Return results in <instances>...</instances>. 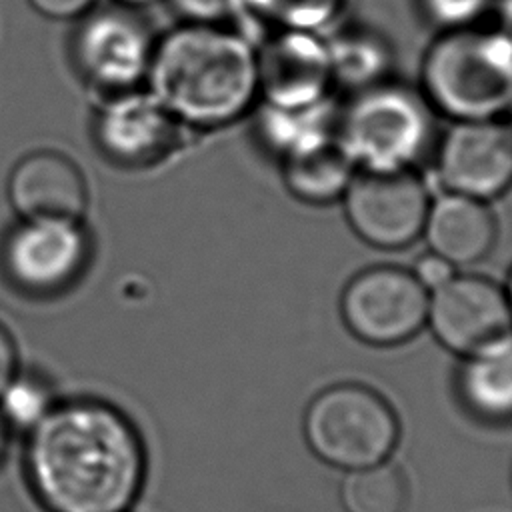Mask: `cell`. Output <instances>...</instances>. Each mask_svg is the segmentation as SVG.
<instances>
[{
    "instance_id": "7c38bea8",
    "label": "cell",
    "mask_w": 512,
    "mask_h": 512,
    "mask_svg": "<svg viewBox=\"0 0 512 512\" xmlns=\"http://www.w3.org/2000/svg\"><path fill=\"white\" fill-rule=\"evenodd\" d=\"M186 130L148 88L110 94L94 120L102 152L128 168H148L172 158L182 148Z\"/></svg>"
},
{
    "instance_id": "9c48e42d",
    "label": "cell",
    "mask_w": 512,
    "mask_h": 512,
    "mask_svg": "<svg viewBox=\"0 0 512 512\" xmlns=\"http://www.w3.org/2000/svg\"><path fill=\"white\" fill-rule=\"evenodd\" d=\"M156 38L138 10L110 6L90 10L74 34L80 74L98 90L120 94L148 78Z\"/></svg>"
},
{
    "instance_id": "ac0fdd59",
    "label": "cell",
    "mask_w": 512,
    "mask_h": 512,
    "mask_svg": "<svg viewBox=\"0 0 512 512\" xmlns=\"http://www.w3.org/2000/svg\"><path fill=\"white\" fill-rule=\"evenodd\" d=\"M456 390L464 408L484 422L512 420V342L504 348L462 358Z\"/></svg>"
},
{
    "instance_id": "8fae6325",
    "label": "cell",
    "mask_w": 512,
    "mask_h": 512,
    "mask_svg": "<svg viewBox=\"0 0 512 512\" xmlns=\"http://www.w3.org/2000/svg\"><path fill=\"white\" fill-rule=\"evenodd\" d=\"M88 256L90 238L82 220H20L2 248L8 278L32 294L70 286Z\"/></svg>"
},
{
    "instance_id": "d6986e66",
    "label": "cell",
    "mask_w": 512,
    "mask_h": 512,
    "mask_svg": "<svg viewBox=\"0 0 512 512\" xmlns=\"http://www.w3.org/2000/svg\"><path fill=\"white\" fill-rule=\"evenodd\" d=\"M338 108L332 98L300 108L258 106L256 132L278 160L336 138Z\"/></svg>"
},
{
    "instance_id": "836d02e7",
    "label": "cell",
    "mask_w": 512,
    "mask_h": 512,
    "mask_svg": "<svg viewBox=\"0 0 512 512\" xmlns=\"http://www.w3.org/2000/svg\"><path fill=\"white\" fill-rule=\"evenodd\" d=\"M510 480H512V464H510Z\"/></svg>"
},
{
    "instance_id": "44dd1931",
    "label": "cell",
    "mask_w": 512,
    "mask_h": 512,
    "mask_svg": "<svg viewBox=\"0 0 512 512\" xmlns=\"http://www.w3.org/2000/svg\"><path fill=\"white\" fill-rule=\"evenodd\" d=\"M346 0H244L250 22L266 30L318 32L330 28L342 14Z\"/></svg>"
},
{
    "instance_id": "4dcf8cb0",
    "label": "cell",
    "mask_w": 512,
    "mask_h": 512,
    "mask_svg": "<svg viewBox=\"0 0 512 512\" xmlns=\"http://www.w3.org/2000/svg\"><path fill=\"white\" fill-rule=\"evenodd\" d=\"M506 296H508V302H510V308H512V270H510V276H508V284H506Z\"/></svg>"
},
{
    "instance_id": "4316f807",
    "label": "cell",
    "mask_w": 512,
    "mask_h": 512,
    "mask_svg": "<svg viewBox=\"0 0 512 512\" xmlns=\"http://www.w3.org/2000/svg\"><path fill=\"white\" fill-rule=\"evenodd\" d=\"M18 372V352L14 338L10 332L0 324V392Z\"/></svg>"
},
{
    "instance_id": "3957f363",
    "label": "cell",
    "mask_w": 512,
    "mask_h": 512,
    "mask_svg": "<svg viewBox=\"0 0 512 512\" xmlns=\"http://www.w3.org/2000/svg\"><path fill=\"white\" fill-rule=\"evenodd\" d=\"M418 88L452 122L504 118L512 104V36L482 24L438 32L422 56Z\"/></svg>"
},
{
    "instance_id": "8992f818",
    "label": "cell",
    "mask_w": 512,
    "mask_h": 512,
    "mask_svg": "<svg viewBox=\"0 0 512 512\" xmlns=\"http://www.w3.org/2000/svg\"><path fill=\"white\" fill-rule=\"evenodd\" d=\"M430 292L412 270L376 264L356 272L342 288L340 316L366 346L394 348L426 328Z\"/></svg>"
},
{
    "instance_id": "cb8c5ba5",
    "label": "cell",
    "mask_w": 512,
    "mask_h": 512,
    "mask_svg": "<svg viewBox=\"0 0 512 512\" xmlns=\"http://www.w3.org/2000/svg\"><path fill=\"white\" fill-rule=\"evenodd\" d=\"M422 16L438 32L476 26L494 8V0H416Z\"/></svg>"
},
{
    "instance_id": "e0dca14e",
    "label": "cell",
    "mask_w": 512,
    "mask_h": 512,
    "mask_svg": "<svg viewBox=\"0 0 512 512\" xmlns=\"http://www.w3.org/2000/svg\"><path fill=\"white\" fill-rule=\"evenodd\" d=\"M280 170L288 194L308 206L340 202L356 174L336 138L282 158Z\"/></svg>"
},
{
    "instance_id": "f546056e",
    "label": "cell",
    "mask_w": 512,
    "mask_h": 512,
    "mask_svg": "<svg viewBox=\"0 0 512 512\" xmlns=\"http://www.w3.org/2000/svg\"><path fill=\"white\" fill-rule=\"evenodd\" d=\"M500 10H502V14H504V24H502V28L512 36V4H508V6L500 8Z\"/></svg>"
},
{
    "instance_id": "52a82bcc",
    "label": "cell",
    "mask_w": 512,
    "mask_h": 512,
    "mask_svg": "<svg viewBox=\"0 0 512 512\" xmlns=\"http://www.w3.org/2000/svg\"><path fill=\"white\" fill-rule=\"evenodd\" d=\"M426 326L442 348L462 360L512 342V308L494 280L456 272L430 292Z\"/></svg>"
},
{
    "instance_id": "ba28073f",
    "label": "cell",
    "mask_w": 512,
    "mask_h": 512,
    "mask_svg": "<svg viewBox=\"0 0 512 512\" xmlns=\"http://www.w3.org/2000/svg\"><path fill=\"white\" fill-rule=\"evenodd\" d=\"M340 202L364 244L396 252L422 236L432 196L416 172H356Z\"/></svg>"
},
{
    "instance_id": "83f0119b",
    "label": "cell",
    "mask_w": 512,
    "mask_h": 512,
    "mask_svg": "<svg viewBox=\"0 0 512 512\" xmlns=\"http://www.w3.org/2000/svg\"><path fill=\"white\" fill-rule=\"evenodd\" d=\"M10 428H8V424L2 420V416H0V462L4 460V456H6V448H8V440H10Z\"/></svg>"
},
{
    "instance_id": "d4e9b609",
    "label": "cell",
    "mask_w": 512,
    "mask_h": 512,
    "mask_svg": "<svg viewBox=\"0 0 512 512\" xmlns=\"http://www.w3.org/2000/svg\"><path fill=\"white\" fill-rule=\"evenodd\" d=\"M412 274L418 278V282L428 292H432L434 288L444 284L448 278H452L456 274V268L448 260H444L442 256L428 250V252H424L416 258Z\"/></svg>"
},
{
    "instance_id": "f1b7e54d",
    "label": "cell",
    "mask_w": 512,
    "mask_h": 512,
    "mask_svg": "<svg viewBox=\"0 0 512 512\" xmlns=\"http://www.w3.org/2000/svg\"><path fill=\"white\" fill-rule=\"evenodd\" d=\"M116 4L120 6H126V8H134V10H140V8H146L158 0H114Z\"/></svg>"
},
{
    "instance_id": "2e32d148",
    "label": "cell",
    "mask_w": 512,
    "mask_h": 512,
    "mask_svg": "<svg viewBox=\"0 0 512 512\" xmlns=\"http://www.w3.org/2000/svg\"><path fill=\"white\" fill-rule=\"evenodd\" d=\"M334 88L360 92L394 78V50L390 42L366 24H344L324 36Z\"/></svg>"
},
{
    "instance_id": "603a6c76",
    "label": "cell",
    "mask_w": 512,
    "mask_h": 512,
    "mask_svg": "<svg viewBox=\"0 0 512 512\" xmlns=\"http://www.w3.org/2000/svg\"><path fill=\"white\" fill-rule=\"evenodd\" d=\"M172 10L186 24H202V26H226L244 30L250 22L244 0H170Z\"/></svg>"
},
{
    "instance_id": "ffe728a7",
    "label": "cell",
    "mask_w": 512,
    "mask_h": 512,
    "mask_svg": "<svg viewBox=\"0 0 512 512\" xmlns=\"http://www.w3.org/2000/svg\"><path fill=\"white\" fill-rule=\"evenodd\" d=\"M404 500V478L386 462L350 470L340 486V502L346 512H402Z\"/></svg>"
},
{
    "instance_id": "5bb4252c",
    "label": "cell",
    "mask_w": 512,
    "mask_h": 512,
    "mask_svg": "<svg viewBox=\"0 0 512 512\" xmlns=\"http://www.w3.org/2000/svg\"><path fill=\"white\" fill-rule=\"evenodd\" d=\"M6 194L20 220H82L88 184L78 164L56 150H34L10 170Z\"/></svg>"
},
{
    "instance_id": "4fadbf2b",
    "label": "cell",
    "mask_w": 512,
    "mask_h": 512,
    "mask_svg": "<svg viewBox=\"0 0 512 512\" xmlns=\"http://www.w3.org/2000/svg\"><path fill=\"white\" fill-rule=\"evenodd\" d=\"M256 68L258 104L300 108L332 98L328 50L318 32L266 30L256 38Z\"/></svg>"
},
{
    "instance_id": "277c9868",
    "label": "cell",
    "mask_w": 512,
    "mask_h": 512,
    "mask_svg": "<svg viewBox=\"0 0 512 512\" xmlns=\"http://www.w3.org/2000/svg\"><path fill=\"white\" fill-rule=\"evenodd\" d=\"M436 118L420 88L390 78L348 94L336 140L356 172H416L434 154Z\"/></svg>"
},
{
    "instance_id": "d6a6232c",
    "label": "cell",
    "mask_w": 512,
    "mask_h": 512,
    "mask_svg": "<svg viewBox=\"0 0 512 512\" xmlns=\"http://www.w3.org/2000/svg\"><path fill=\"white\" fill-rule=\"evenodd\" d=\"M510 2H512V0H494V6H498V8H500V6H504V4H510Z\"/></svg>"
},
{
    "instance_id": "484cf974",
    "label": "cell",
    "mask_w": 512,
    "mask_h": 512,
    "mask_svg": "<svg viewBox=\"0 0 512 512\" xmlns=\"http://www.w3.org/2000/svg\"><path fill=\"white\" fill-rule=\"evenodd\" d=\"M96 0H28L32 10L52 20H76L94 8Z\"/></svg>"
},
{
    "instance_id": "9a60e30c",
    "label": "cell",
    "mask_w": 512,
    "mask_h": 512,
    "mask_svg": "<svg viewBox=\"0 0 512 512\" xmlns=\"http://www.w3.org/2000/svg\"><path fill=\"white\" fill-rule=\"evenodd\" d=\"M422 236L428 250L448 260L454 268L484 260L498 236V222L488 202L444 192L430 202Z\"/></svg>"
},
{
    "instance_id": "7402d4cb",
    "label": "cell",
    "mask_w": 512,
    "mask_h": 512,
    "mask_svg": "<svg viewBox=\"0 0 512 512\" xmlns=\"http://www.w3.org/2000/svg\"><path fill=\"white\" fill-rule=\"evenodd\" d=\"M56 402L54 390L42 376L18 370L0 392V416L10 430L30 432Z\"/></svg>"
},
{
    "instance_id": "6da1fadb",
    "label": "cell",
    "mask_w": 512,
    "mask_h": 512,
    "mask_svg": "<svg viewBox=\"0 0 512 512\" xmlns=\"http://www.w3.org/2000/svg\"><path fill=\"white\" fill-rule=\"evenodd\" d=\"M24 470L48 512H128L144 486L146 450L116 406L64 400L28 432Z\"/></svg>"
},
{
    "instance_id": "30bf717a",
    "label": "cell",
    "mask_w": 512,
    "mask_h": 512,
    "mask_svg": "<svg viewBox=\"0 0 512 512\" xmlns=\"http://www.w3.org/2000/svg\"><path fill=\"white\" fill-rule=\"evenodd\" d=\"M432 156L446 192L490 204L512 188V132L502 118L452 122Z\"/></svg>"
},
{
    "instance_id": "1f68e13d",
    "label": "cell",
    "mask_w": 512,
    "mask_h": 512,
    "mask_svg": "<svg viewBox=\"0 0 512 512\" xmlns=\"http://www.w3.org/2000/svg\"><path fill=\"white\" fill-rule=\"evenodd\" d=\"M506 124H508V128H510V132H512V104H510V108H508V112H506Z\"/></svg>"
},
{
    "instance_id": "5b68a950",
    "label": "cell",
    "mask_w": 512,
    "mask_h": 512,
    "mask_svg": "<svg viewBox=\"0 0 512 512\" xmlns=\"http://www.w3.org/2000/svg\"><path fill=\"white\" fill-rule=\"evenodd\" d=\"M302 430L322 462L346 472L386 462L400 436L392 406L358 382L320 390L304 412Z\"/></svg>"
},
{
    "instance_id": "7a4b0ae2",
    "label": "cell",
    "mask_w": 512,
    "mask_h": 512,
    "mask_svg": "<svg viewBox=\"0 0 512 512\" xmlns=\"http://www.w3.org/2000/svg\"><path fill=\"white\" fill-rule=\"evenodd\" d=\"M148 90L190 130H220L260 102L256 42L244 30L180 22L156 38Z\"/></svg>"
}]
</instances>
